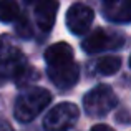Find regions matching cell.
Here are the masks:
<instances>
[{"instance_id":"11","label":"cell","mask_w":131,"mask_h":131,"mask_svg":"<svg viewBox=\"0 0 131 131\" xmlns=\"http://www.w3.org/2000/svg\"><path fill=\"white\" fill-rule=\"evenodd\" d=\"M12 78H13L17 86L23 88V86H27L28 83H32V81H35L37 78H38V71L33 67H30L27 61H23V63H20L18 67L13 70Z\"/></svg>"},{"instance_id":"14","label":"cell","mask_w":131,"mask_h":131,"mask_svg":"<svg viewBox=\"0 0 131 131\" xmlns=\"http://www.w3.org/2000/svg\"><path fill=\"white\" fill-rule=\"evenodd\" d=\"M17 33L22 38H30L32 37V25H30V20L27 17H20L18 18V22H17Z\"/></svg>"},{"instance_id":"16","label":"cell","mask_w":131,"mask_h":131,"mask_svg":"<svg viewBox=\"0 0 131 131\" xmlns=\"http://www.w3.org/2000/svg\"><path fill=\"white\" fill-rule=\"evenodd\" d=\"M5 81H7V77H5L3 73H0V86H2V85L5 83Z\"/></svg>"},{"instance_id":"18","label":"cell","mask_w":131,"mask_h":131,"mask_svg":"<svg viewBox=\"0 0 131 131\" xmlns=\"http://www.w3.org/2000/svg\"><path fill=\"white\" fill-rule=\"evenodd\" d=\"M103 2H106V3H111V2H115V0H103Z\"/></svg>"},{"instance_id":"2","label":"cell","mask_w":131,"mask_h":131,"mask_svg":"<svg viewBox=\"0 0 131 131\" xmlns=\"http://www.w3.org/2000/svg\"><path fill=\"white\" fill-rule=\"evenodd\" d=\"M118 105L115 91L108 85H98L83 96V108L90 116H105Z\"/></svg>"},{"instance_id":"15","label":"cell","mask_w":131,"mask_h":131,"mask_svg":"<svg viewBox=\"0 0 131 131\" xmlns=\"http://www.w3.org/2000/svg\"><path fill=\"white\" fill-rule=\"evenodd\" d=\"M90 131H115L111 126H106V125H95Z\"/></svg>"},{"instance_id":"17","label":"cell","mask_w":131,"mask_h":131,"mask_svg":"<svg viewBox=\"0 0 131 131\" xmlns=\"http://www.w3.org/2000/svg\"><path fill=\"white\" fill-rule=\"evenodd\" d=\"M25 2H27V3H37L38 0H25Z\"/></svg>"},{"instance_id":"6","label":"cell","mask_w":131,"mask_h":131,"mask_svg":"<svg viewBox=\"0 0 131 131\" xmlns=\"http://www.w3.org/2000/svg\"><path fill=\"white\" fill-rule=\"evenodd\" d=\"M25 58L22 55V50L15 45L8 35H0V68L13 73L20 63H23Z\"/></svg>"},{"instance_id":"5","label":"cell","mask_w":131,"mask_h":131,"mask_svg":"<svg viewBox=\"0 0 131 131\" xmlns=\"http://www.w3.org/2000/svg\"><path fill=\"white\" fill-rule=\"evenodd\" d=\"M47 73L55 86L61 90H68L75 86L80 80V67L75 60L55 65V67H47Z\"/></svg>"},{"instance_id":"12","label":"cell","mask_w":131,"mask_h":131,"mask_svg":"<svg viewBox=\"0 0 131 131\" xmlns=\"http://www.w3.org/2000/svg\"><path fill=\"white\" fill-rule=\"evenodd\" d=\"M119 68H121V58L116 55H106L96 61V71L105 77L115 75L116 71H119Z\"/></svg>"},{"instance_id":"1","label":"cell","mask_w":131,"mask_h":131,"mask_svg":"<svg viewBox=\"0 0 131 131\" xmlns=\"http://www.w3.org/2000/svg\"><path fill=\"white\" fill-rule=\"evenodd\" d=\"M51 95L45 88H27L17 96L13 115L20 123H30L50 105Z\"/></svg>"},{"instance_id":"7","label":"cell","mask_w":131,"mask_h":131,"mask_svg":"<svg viewBox=\"0 0 131 131\" xmlns=\"http://www.w3.org/2000/svg\"><path fill=\"white\" fill-rule=\"evenodd\" d=\"M121 43H123V40L111 38V35L106 33L105 30L96 28V30H93V32L90 33L83 42H81V48H83L85 53L93 55V53H98V51L105 50V48L118 47V45H121Z\"/></svg>"},{"instance_id":"13","label":"cell","mask_w":131,"mask_h":131,"mask_svg":"<svg viewBox=\"0 0 131 131\" xmlns=\"http://www.w3.org/2000/svg\"><path fill=\"white\" fill-rule=\"evenodd\" d=\"M20 17V7L17 0H0V22H13Z\"/></svg>"},{"instance_id":"19","label":"cell","mask_w":131,"mask_h":131,"mask_svg":"<svg viewBox=\"0 0 131 131\" xmlns=\"http://www.w3.org/2000/svg\"><path fill=\"white\" fill-rule=\"evenodd\" d=\"M129 67H131V57H129Z\"/></svg>"},{"instance_id":"3","label":"cell","mask_w":131,"mask_h":131,"mask_svg":"<svg viewBox=\"0 0 131 131\" xmlns=\"http://www.w3.org/2000/svg\"><path fill=\"white\" fill-rule=\"evenodd\" d=\"M80 110L75 103L63 101L50 110L43 118L45 131H68L78 121Z\"/></svg>"},{"instance_id":"8","label":"cell","mask_w":131,"mask_h":131,"mask_svg":"<svg viewBox=\"0 0 131 131\" xmlns=\"http://www.w3.org/2000/svg\"><path fill=\"white\" fill-rule=\"evenodd\" d=\"M58 7H60L58 0H38L35 3V17L40 30L50 32L53 28Z\"/></svg>"},{"instance_id":"9","label":"cell","mask_w":131,"mask_h":131,"mask_svg":"<svg viewBox=\"0 0 131 131\" xmlns=\"http://www.w3.org/2000/svg\"><path fill=\"white\" fill-rule=\"evenodd\" d=\"M71 60H75L73 48L65 42H58V43L50 45L47 48V51H45L47 67H55V65L67 63V61H71Z\"/></svg>"},{"instance_id":"4","label":"cell","mask_w":131,"mask_h":131,"mask_svg":"<svg viewBox=\"0 0 131 131\" xmlns=\"http://www.w3.org/2000/svg\"><path fill=\"white\" fill-rule=\"evenodd\" d=\"M93 18H95V12L88 5L77 2L68 8L65 22H67L68 30L73 35H83L88 32L90 25L93 23Z\"/></svg>"},{"instance_id":"10","label":"cell","mask_w":131,"mask_h":131,"mask_svg":"<svg viewBox=\"0 0 131 131\" xmlns=\"http://www.w3.org/2000/svg\"><path fill=\"white\" fill-rule=\"evenodd\" d=\"M105 17L115 23L131 22V0H115L105 7Z\"/></svg>"}]
</instances>
